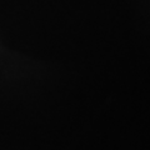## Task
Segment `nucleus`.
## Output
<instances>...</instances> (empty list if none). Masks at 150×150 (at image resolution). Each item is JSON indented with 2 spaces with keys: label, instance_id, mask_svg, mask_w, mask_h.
<instances>
[]
</instances>
